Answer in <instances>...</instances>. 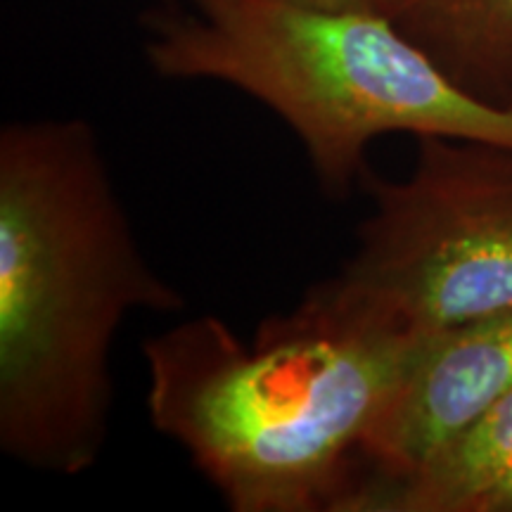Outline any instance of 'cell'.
<instances>
[{"mask_svg": "<svg viewBox=\"0 0 512 512\" xmlns=\"http://www.w3.org/2000/svg\"><path fill=\"white\" fill-rule=\"evenodd\" d=\"M188 309L147 261L98 133L79 117L0 128V451L79 477L114 411L112 349L136 311Z\"/></svg>", "mask_w": 512, "mask_h": 512, "instance_id": "cell-1", "label": "cell"}, {"mask_svg": "<svg viewBox=\"0 0 512 512\" xmlns=\"http://www.w3.org/2000/svg\"><path fill=\"white\" fill-rule=\"evenodd\" d=\"M418 339L299 306L266 318L254 342L214 313L185 318L145 339L147 413L233 512H342Z\"/></svg>", "mask_w": 512, "mask_h": 512, "instance_id": "cell-2", "label": "cell"}, {"mask_svg": "<svg viewBox=\"0 0 512 512\" xmlns=\"http://www.w3.org/2000/svg\"><path fill=\"white\" fill-rule=\"evenodd\" d=\"M152 72L216 81L285 121L318 188L344 202L387 133L512 145V112L460 91L394 19L294 0H176L143 15Z\"/></svg>", "mask_w": 512, "mask_h": 512, "instance_id": "cell-3", "label": "cell"}, {"mask_svg": "<svg viewBox=\"0 0 512 512\" xmlns=\"http://www.w3.org/2000/svg\"><path fill=\"white\" fill-rule=\"evenodd\" d=\"M510 389L512 311L420 335L399 387L363 441L356 491L411 475Z\"/></svg>", "mask_w": 512, "mask_h": 512, "instance_id": "cell-5", "label": "cell"}, {"mask_svg": "<svg viewBox=\"0 0 512 512\" xmlns=\"http://www.w3.org/2000/svg\"><path fill=\"white\" fill-rule=\"evenodd\" d=\"M294 3L311 5V8L323 10H347V12H370V15H382L394 19L406 10L411 0H294Z\"/></svg>", "mask_w": 512, "mask_h": 512, "instance_id": "cell-8", "label": "cell"}, {"mask_svg": "<svg viewBox=\"0 0 512 512\" xmlns=\"http://www.w3.org/2000/svg\"><path fill=\"white\" fill-rule=\"evenodd\" d=\"M396 27L460 91L512 112V0H411Z\"/></svg>", "mask_w": 512, "mask_h": 512, "instance_id": "cell-7", "label": "cell"}, {"mask_svg": "<svg viewBox=\"0 0 512 512\" xmlns=\"http://www.w3.org/2000/svg\"><path fill=\"white\" fill-rule=\"evenodd\" d=\"M415 143L406 178H363L373 209L354 252L299 309L396 337L512 311V145L451 136Z\"/></svg>", "mask_w": 512, "mask_h": 512, "instance_id": "cell-4", "label": "cell"}, {"mask_svg": "<svg viewBox=\"0 0 512 512\" xmlns=\"http://www.w3.org/2000/svg\"><path fill=\"white\" fill-rule=\"evenodd\" d=\"M512 472V389L411 475L366 484L344 512H472Z\"/></svg>", "mask_w": 512, "mask_h": 512, "instance_id": "cell-6", "label": "cell"}, {"mask_svg": "<svg viewBox=\"0 0 512 512\" xmlns=\"http://www.w3.org/2000/svg\"><path fill=\"white\" fill-rule=\"evenodd\" d=\"M472 512H512V472L498 479L475 503Z\"/></svg>", "mask_w": 512, "mask_h": 512, "instance_id": "cell-9", "label": "cell"}]
</instances>
